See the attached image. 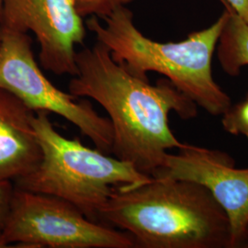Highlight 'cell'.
Segmentation results:
<instances>
[{
	"label": "cell",
	"instance_id": "8992f818",
	"mask_svg": "<svg viewBox=\"0 0 248 248\" xmlns=\"http://www.w3.org/2000/svg\"><path fill=\"white\" fill-rule=\"evenodd\" d=\"M0 88L34 112L61 116L78 128L97 149L111 154L113 130L108 118L99 115L87 98L62 91L45 77L36 62L28 32L0 27Z\"/></svg>",
	"mask_w": 248,
	"mask_h": 248
},
{
	"label": "cell",
	"instance_id": "5bb4252c",
	"mask_svg": "<svg viewBox=\"0 0 248 248\" xmlns=\"http://www.w3.org/2000/svg\"><path fill=\"white\" fill-rule=\"evenodd\" d=\"M232 10L248 23V0H225Z\"/></svg>",
	"mask_w": 248,
	"mask_h": 248
},
{
	"label": "cell",
	"instance_id": "6da1fadb",
	"mask_svg": "<svg viewBox=\"0 0 248 248\" xmlns=\"http://www.w3.org/2000/svg\"><path fill=\"white\" fill-rule=\"evenodd\" d=\"M78 74L68 91L78 98H92L108 115L113 130L111 154L152 177L169 150L181 142L171 131L169 114L183 120L198 114V105L164 78L151 85L116 62L100 42L77 53Z\"/></svg>",
	"mask_w": 248,
	"mask_h": 248
},
{
	"label": "cell",
	"instance_id": "7c38bea8",
	"mask_svg": "<svg viewBox=\"0 0 248 248\" xmlns=\"http://www.w3.org/2000/svg\"><path fill=\"white\" fill-rule=\"evenodd\" d=\"M134 0H74L76 9L82 18L94 16L106 18L116 9L132 3Z\"/></svg>",
	"mask_w": 248,
	"mask_h": 248
},
{
	"label": "cell",
	"instance_id": "3957f363",
	"mask_svg": "<svg viewBox=\"0 0 248 248\" xmlns=\"http://www.w3.org/2000/svg\"><path fill=\"white\" fill-rule=\"evenodd\" d=\"M227 18L225 10L212 26L178 43H158L145 37L134 25L133 12L126 6L103 18L104 25L92 16L87 27L129 71L142 78H147L148 72H156L198 107L218 116L232 104L213 76V53Z\"/></svg>",
	"mask_w": 248,
	"mask_h": 248
},
{
	"label": "cell",
	"instance_id": "8fae6325",
	"mask_svg": "<svg viewBox=\"0 0 248 248\" xmlns=\"http://www.w3.org/2000/svg\"><path fill=\"white\" fill-rule=\"evenodd\" d=\"M222 125L225 132L248 140V95L222 113Z\"/></svg>",
	"mask_w": 248,
	"mask_h": 248
},
{
	"label": "cell",
	"instance_id": "2e32d148",
	"mask_svg": "<svg viewBox=\"0 0 248 248\" xmlns=\"http://www.w3.org/2000/svg\"><path fill=\"white\" fill-rule=\"evenodd\" d=\"M8 248L7 245L3 242V240L1 239V236H0V248Z\"/></svg>",
	"mask_w": 248,
	"mask_h": 248
},
{
	"label": "cell",
	"instance_id": "9c48e42d",
	"mask_svg": "<svg viewBox=\"0 0 248 248\" xmlns=\"http://www.w3.org/2000/svg\"><path fill=\"white\" fill-rule=\"evenodd\" d=\"M35 112L0 88V181L15 182L33 171L42 148L32 124Z\"/></svg>",
	"mask_w": 248,
	"mask_h": 248
},
{
	"label": "cell",
	"instance_id": "4fadbf2b",
	"mask_svg": "<svg viewBox=\"0 0 248 248\" xmlns=\"http://www.w3.org/2000/svg\"><path fill=\"white\" fill-rule=\"evenodd\" d=\"M14 189L15 186L13 182L0 181V233L6 222Z\"/></svg>",
	"mask_w": 248,
	"mask_h": 248
},
{
	"label": "cell",
	"instance_id": "30bf717a",
	"mask_svg": "<svg viewBox=\"0 0 248 248\" xmlns=\"http://www.w3.org/2000/svg\"><path fill=\"white\" fill-rule=\"evenodd\" d=\"M228 13L216 46L217 56L223 71L236 77L241 69L248 65V23L222 0Z\"/></svg>",
	"mask_w": 248,
	"mask_h": 248
},
{
	"label": "cell",
	"instance_id": "52a82bcc",
	"mask_svg": "<svg viewBox=\"0 0 248 248\" xmlns=\"http://www.w3.org/2000/svg\"><path fill=\"white\" fill-rule=\"evenodd\" d=\"M0 27L32 31L45 70L57 76L78 74L75 47L83 45L87 30L74 0H5Z\"/></svg>",
	"mask_w": 248,
	"mask_h": 248
},
{
	"label": "cell",
	"instance_id": "5b68a950",
	"mask_svg": "<svg viewBox=\"0 0 248 248\" xmlns=\"http://www.w3.org/2000/svg\"><path fill=\"white\" fill-rule=\"evenodd\" d=\"M0 236L8 248H136L128 232L89 220L70 202L17 187Z\"/></svg>",
	"mask_w": 248,
	"mask_h": 248
},
{
	"label": "cell",
	"instance_id": "277c9868",
	"mask_svg": "<svg viewBox=\"0 0 248 248\" xmlns=\"http://www.w3.org/2000/svg\"><path fill=\"white\" fill-rule=\"evenodd\" d=\"M32 124L42 159L14 182L17 188L64 200L89 220L100 222V213L116 188H133L152 179L126 161L62 136L46 111L35 112Z\"/></svg>",
	"mask_w": 248,
	"mask_h": 248
},
{
	"label": "cell",
	"instance_id": "ba28073f",
	"mask_svg": "<svg viewBox=\"0 0 248 248\" xmlns=\"http://www.w3.org/2000/svg\"><path fill=\"white\" fill-rule=\"evenodd\" d=\"M152 177L187 180L206 186L227 214L232 248H243L248 232V169H236L222 151L185 143L168 153Z\"/></svg>",
	"mask_w": 248,
	"mask_h": 248
},
{
	"label": "cell",
	"instance_id": "e0dca14e",
	"mask_svg": "<svg viewBox=\"0 0 248 248\" xmlns=\"http://www.w3.org/2000/svg\"><path fill=\"white\" fill-rule=\"evenodd\" d=\"M243 248H248V235H247V237H246V240H245V243H244V246H243Z\"/></svg>",
	"mask_w": 248,
	"mask_h": 248
},
{
	"label": "cell",
	"instance_id": "9a60e30c",
	"mask_svg": "<svg viewBox=\"0 0 248 248\" xmlns=\"http://www.w3.org/2000/svg\"><path fill=\"white\" fill-rule=\"evenodd\" d=\"M4 1L5 0H0V23L2 20V15H3V7H4Z\"/></svg>",
	"mask_w": 248,
	"mask_h": 248
},
{
	"label": "cell",
	"instance_id": "7a4b0ae2",
	"mask_svg": "<svg viewBox=\"0 0 248 248\" xmlns=\"http://www.w3.org/2000/svg\"><path fill=\"white\" fill-rule=\"evenodd\" d=\"M100 222L128 232L136 248H232L227 214L199 183L152 177L133 188H116Z\"/></svg>",
	"mask_w": 248,
	"mask_h": 248
}]
</instances>
